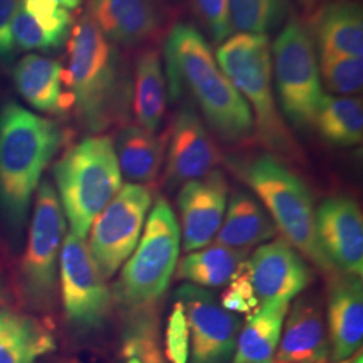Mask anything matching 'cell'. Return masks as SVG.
Listing matches in <instances>:
<instances>
[{"mask_svg": "<svg viewBox=\"0 0 363 363\" xmlns=\"http://www.w3.org/2000/svg\"><path fill=\"white\" fill-rule=\"evenodd\" d=\"M164 58L171 101L184 89L190 91L211 130L226 143H242L253 136L250 106L220 70L208 40L195 27L178 23L169 30Z\"/></svg>", "mask_w": 363, "mask_h": 363, "instance_id": "obj_1", "label": "cell"}, {"mask_svg": "<svg viewBox=\"0 0 363 363\" xmlns=\"http://www.w3.org/2000/svg\"><path fill=\"white\" fill-rule=\"evenodd\" d=\"M62 84L84 125L101 132L128 116L132 79L116 45L84 15L67 38Z\"/></svg>", "mask_w": 363, "mask_h": 363, "instance_id": "obj_2", "label": "cell"}, {"mask_svg": "<svg viewBox=\"0 0 363 363\" xmlns=\"http://www.w3.org/2000/svg\"><path fill=\"white\" fill-rule=\"evenodd\" d=\"M64 142L60 125L10 101L0 108V213L25 223L43 171Z\"/></svg>", "mask_w": 363, "mask_h": 363, "instance_id": "obj_3", "label": "cell"}, {"mask_svg": "<svg viewBox=\"0 0 363 363\" xmlns=\"http://www.w3.org/2000/svg\"><path fill=\"white\" fill-rule=\"evenodd\" d=\"M217 60L220 70L250 104L259 143L281 160L300 162L301 150L274 103L268 35L238 33L220 43Z\"/></svg>", "mask_w": 363, "mask_h": 363, "instance_id": "obj_4", "label": "cell"}, {"mask_svg": "<svg viewBox=\"0 0 363 363\" xmlns=\"http://www.w3.org/2000/svg\"><path fill=\"white\" fill-rule=\"evenodd\" d=\"M52 175L70 233L85 238L93 220L121 189L115 143L108 136L84 139L54 164Z\"/></svg>", "mask_w": 363, "mask_h": 363, "instance_id": "obj_5", "label": "cell"}, {"mask_svg": "<svg viewBox=\"0 0 363 363\" xmlns=\"http://www.w3.org/2000/svg\"><path fill=\"white\" fill-rule=\"evenodd\" d=\"M235 169L264 202L286 242L298 249L323 272L335 273L325 259L316 237L311 193L306 183L274 155L234 162Z\"/></svg>", "mask_w": 363, "mask_h": 363, "instance_id": "obj_6", "label": "cell"}, {"mask_svg": "<svg viewBox=\"0 0 363 363\" xmlns=\"http://www.w3.org/2000/svg\"><path fill=\"white\" fill-rule=\"evenodd\" d=\"M179 247L181 228L175 213L166 199L159 198L115 286L117 301L130 312L154 308L175 272Z\"/></svg>", "mask_w": 363, "mask_h": 363, "instance_id": "obj_7", "label": "cell"}, {"mask_svg": "<svg viewBox=\"0 0 363 363\" xmlns=\"http://www.w3.org/2000/svg\"><path fill=\"white\" fill-rule=\"evenodd\" d=\"M273 67L279 101L298 130L312 127L323 94L315 40L295 13L273 45Z\"/></svg>", "mask_w": 363, "mask_h": 363, "instance_id": "obj_8", "label": "cell"}, {"mask_svg": "<svg viewBox=\"0 0 363 363\" xmlns=\"http://www.w3.org/2000/svg\"><path fill=\"white\" fill-rule=\"evenodd\" d=\"M66 218L57 191L48 181L39 184L26 249L19 269L22 296L31 307L50 306L60 280V257Z\"/></svg>", "mask_w": 363, "mask_h": 363, "instance_id": "obj_9", "label": "cell"}, {"mask_svg": "<svg viewBox=\"0 0 363 363\" xmlns=\"http://www.w3.org/2000/svg\"><path fill=\"white\" fill-rule=\"evenodd\" d=\"M151 203L147 186L128 183L93 220L88 247L105 279L112 277L138 247Z\"/></svg>", "mask_w": 363, "mask_h": 363, "instance_id": "obj_10", "label": "cell"}, {"mask_svg": "<svg viewBox=\"0 0 363 363\" xmlns=\"http://www.w3.org/2000/svg\"><path fill=\"white\" fill-rule=\"evenodd\" d=\"M91 257L84 238L66 234L60 257V284L66 319L81 331L104 323L112 306V292Z\"/></svg>", "mask_w": 363, "mask_h": 363, "instance_id": "obj_11", "label": "cell"}, {"mask_svg": "<svg viewBox=\"0 0 363 363\" xmlns=\"http://www.w3.org/2000/svg\"><path fill=\"white\" fill-rule=\"evenodd\" d=\"M175 298L183 304L190 331V363H229L234 357L241 320L226 311L208 289L179 286Z\"/></svg>", "mask_w": 363, "mask_h": 363, "instance_id": "obj_12", "label": "cell"}, {"mask_svg": "<svg viewBox=\"0 0 363 363\" xmlns=\"http://www.w3.org/2000/svg\"><path fill=\"white\" fill-rule=\"evenodd\" d=\"M315 225L319 247L331 268L362 277L363 220L358 203L345 195L328 198L316 210Z\"/></svg>", "mask_w": 363, "mask_h": 363, "instance_id": "obj_13", "label": "cell"}, {"mask_svg": "<svg viewBox=\"0 0 363 363\" xmlns=\"http://www.w3.org/2000/svg\"><path fill=\"white\" fill-rule=\"evenodd\" d=\"M164 184L169 190L199 179L220 162L218 147L191 105H183L167 133Z\"/></svg>", "mask_w": 363, "mask_h": 363, "instance_id": "obj_14", "label": "cell"}, {"mask_svg": "<svg viewBox=\"0 0 363 363\" xmlns=\"http://www.w3.org/2000/svg\"><path fill=\"white\" fill-rule=\"evenodd\" d=\"M228 194L226 177L217 169L182 186L178 208L184 250L194 252L213 241L226 213Z\"/></svg>", "mask_w": 363, "mask_h": 363, "instance_id": "obj_15", "label": "cell"}, {"mask_svg": "<svg viewBox=\"0 0 363 363\" xmlns=\"http://www.w3.org/2000/svg\"><path fill=\"white\" fill-rule=\"evenodd\" d=\"M247 272L261 304L289 303L312 280L310 268L286 240L261 245L247 259Z\"/></svg>", "mask_w": 363, "mask_h": 363, "instance_id": "obj_16", "label": "cell"}, {"mask_svg": "<svg viewBox=\"0 0 363 363\" xmlns=\"http://www.w3.org/2000/svg\"><path fill=\"white\" fill-rule=\"evenodd\" d=\"M88 7L105 38L125 48L154 40L167 23L162 0H89Z\"/></svg>", "mask_w": 363, "mask_h": 363, "instance_id": "obj_17", "label": "cell"}, {"mask_svg": "<svg viewBox=\"0 0 363 363\" xmlns=\"http://www.w3.org/2000/svg\"><path fill=\"white\" fill-rule=\"evenodd\" d=\"M330 359L333 363L350 361L362 350V279L335 272L331 279L327 303Z\"/></svg>", "mask_w": 363, "mask_h": 363, "instance_id": "obj_18", "label": "cell"}, {"mask_svg": "<svg viewBox=\"0 0 363 363\" xmlns=\"http://www.w3.org/2000/svg\"><path fill=\"white\" fill-rule=\"evenodd\" d=\"M274 359L277 363H327L330 340L319 303L301 298L286 313Z\"/></svg>", "mask_w": 363, "mask_h": 363, "instance_id": "obj_19", "label": "cell"}, {"mask_svg": "<svg viewBox=\"0 0 363 363\" xmlns=\"http://www.w3.org/2000/svg\"><path fill=\"white\" fill-rule=\"evenodd\" d=\"M312 15L311 35L320 52L362 57L363 11L358 1L334 0Z\"/></svg>", "mask_w": 363, "mask_h": 363, "instance_id": "obj_20", "label": "cell"}, {"mask_svg": "<svg viewBox=\"0 0 363 363\" xmlns=\"http://www.w3.org/2000/svg\"><path fill=\"white\" fill-rule=\"evenodd\" d=\"M62 72L64 67L60 62L38 54H28L13 67V84L33 108L58 115L73 106L69 93L62 91Z\"/></svg>", "mask_w": 363, "mask_h": 363, "instance_id": "obj_21", "label": "cell"}, {"mask_svg": "<svg viewBox=\"0 0 363 363\" xmlns=\"http://www.w3.org/2000/svg\"><path fill=\"white\" fill-rule=\"evenodd\" d=\"M277 234V228L259 201L244 189L230 196L217 233V244L247 252Z\"/></svg>", "mask_w": 363, "mask_h": 363, "instance_id": "obj_22", "label": "cell"}, {"mask_svg": "<svg viewBox=\"0 0 363 363\" xmlns=\"http://www.w3.org/2000/svg\"><path fill=\"white\" fill-rule=\"evenodd\" d=\"M52 350L55 339L35 318L11 308L0 311V363H35Z\"/></svg>", "mask_w": 363, "mask_h": 363, "instance_id": "obj_23", "label": "cell"}, {"mask_svg": "<svg viewBox=\"0 0 363 363\" xmlns=\"http://www.w3.org/2000/svg\"><path fill=\"white\" fill-rule=\"evenodd\" d=\"M166 144L167 135L157 136L140 125L124 127L115 144L121 175L138 184L156 179L166 159Z\"/></svg>", "mask_w": 363, "mask_h": 363, "instance_id": "obj_24", "label": "cell"}, {"mask_svg": "<svg viewBox=\"0 0 363 363\" xmlns=\"http://www.w3.org/2000/svg\"><path fill=\"white\" fill-rule=\"evenodd\" d=\"M289 303L261 304L250 312L237 337L233 363H273Z\"/></svg>", "mask_w": 363, "mask_h": 363, "instance_id": "obj_25", "label": "cell"}, {"mask_svg": "<svg viewBox=\"0 0 363 363\" xmlns=\"http://www.w3.org/2000/svg\"><path fill=\"white\" fill-rule=\"evenodd\" d=\"M166 73L157 49H145L136 60L132 108L140 127L156 132L166 112Z\"/></svg>", "mask_w": 363, "mask_h": 363, "instance_id": "obj_26", "label": "cell"}, {"mask_svg": "<svg viewBox=\"0 0 363 363\" xmlns=\"http://www.w3.org/2000/svg\"><path fill=\"white\" fill-rule=\"evenodd\" d=\"M247 252L214 244L184 256L177 268V277L201 288L228 286L247 267Z\"/></svg>", "mask_w": 363, "mask_h": 363, "instance_id": "obj_27", "label": "cell"}, {"mask_svg": "<svg viewBox=\"0 0 363 363\" xmlns=\"http://www.w3.org/2000/svg\"><path fill=\"white\" fill-rule=\"evenodd\" d=\"M325 143L352 147L362 142V99L357 96H323L313 124Z\"/></svg>", "mask_w": 363, "mask_h": 363, "instance_id": "obj_28", "label": "cell"}, {"mask_svg": "<svg viewBox=\"0 0 363 363\" xmlns=\"http://www.w3.org/2000/svg\"><path fill=\"white\" fill-rule=\"evenodd\" d=\"M130 313L121 346L124 363H167L159 343L154 308Z\"/></svg>", "mask_w": 363, "mask_h": 363, "instance_id": "obj_29", "label": "cell"}, {"mask_svg": "<svg viewBox=\"0 0 363 363\" xmlns=\"http://www.w3.org/2000/svg\"><path fill=\"white\" fill-rule=\"evenodd\" d=\"M233 31L267 34L281 25L289 0H229Z\"/></svg>", "mask_w": 363, "mask_h": 363, "instance_id": "obj_30", "label": "cell"}, {"mask_svg": "<svg viewBox=\"0 0 363 363\" xmlns=\"http://www.w3.org/2000/svg\"><path fill=\"white\" fill-rule=\"evenodd\" d=\"M319 72L325 86L340 96L358 94L362 91V57L320 52Z\"/></svg>", "mask_w": 363, "mask_h": 363, "instance_id": "obj_31", "label": "cell"}, {"mask_svg": "<svg viewBox=\"0 0 363 363\" xmlns=\"http://www.w3.org/2000/svg\"><path fill=\"white\" fill-rule=\"evenodd\" d=\"M22 6L57 49L65 43L73 27L72 15L66 9L54 0H23Z\"/></svg>", "mask_w": 363, "mask_h": 363, "instance_id": "obj_32", "label": "cell"}, {"mask_svg": "<svg viewBox=\"0 0 363 363\" xmlns=\"http://www.w3.org/2000/svg\"><path fill=\"white\" fill-rule=\"evenodd\" d=\"M166 357L171 363H189L190 358V331L187 316L181 301L172 307L166 328Z\"/></svg>", "mask_w": 363, "mask_h": 363, "instance_id": "obj_33", "label": "cell"}, {"mask_svg": "<svg viewBox=\"0 0 363 363\" xmlns=\"http://www.w3.org/2000/svg\"><path fill=\"white\" fill-rule=\"evenodd\" d=\"M194 4L211 38L222 43L230 37L233 27L230 22L229 0H194Z\"/></svg>", "mask_w": 363, "mask_h": 363, "instance_id": "obj_34", "label": "cell"}, {"mask_svg": "<svg viewBox=\"0 0 363 363\" xmlns=\"http://www.w3.org/2000/svg\"><path fill=\"white\" fill-rule=\"evenodd\" d=\"M220 306L233 313H250L259 306L247 267L228 284V288L220 295Z\"/></svg>", "mask_w": 363, "mask_h": 363, "instance_id": "obj_35", "label": "cell"}, {"mask_svg": "<svg viewBox=\"0 0 363 363\" xmlns=\"http://www.w3.org/2000/svg\"><path fill=\"white\" fill-rule=\"evenodd\" d=\"M23 0H0V61H7L15 52L13 22Z\"/></svg>", "mask_w": 363, "mask_h": 363, "instance_id": "obj_36", "label": "cell"}, {"mask_svg": "<svg viewBox=\"0 0 363 363\" xmlns=\"http://www.w3.org/2000/svg\"><path fill=\"white\" fill-rule=\"evenodd\" d=\"M298 6L306 13H313L319 9L320 0H298Z\"/></svg>", "mask_w": 363, "mask_h": 363, "instance_id": "obj_37", "label": "cell"}, {"mask_svg": "<svg viewBox=\"0 0 363 363\" xmlns=\"http://www.w3.org/2000/svg\"><path fill=\"white\" fill-rule=\"evenodd\" d=\"M54 1H57L60 6H62L69 11V10H76L82 0H54Z\"/></svg>", "mask_w": 363, "mask_h": 363, "instance_id": "obj_38", "label": "cell"}, {"mask_svg": "<svg viewBox=\"0 0 363 363\" xmlns=\"http://www.w3.org/2000/svg\"><path fill=\"white\" fill-rule=\"evenodd\" d=\"M349 363H363L362 350H359L358 355H355L352 359L349 361Z\"/></svg>", "mask_w": 363, "mask_h": 363, "instance_id": "obj_39", "label": "cell"}, {"mask_svg": "<svg viewBox=\"0 0 363 363\" xmlns=\"http://www.w3.org/2000/svg\"><path fill=\"white\" fill-rule=\"evenodd\" d=\"M3 300H4V288H3V283L0 280V307L3 304Z\"/></svg>", "mask_w": 363, "mask_h": 363, "instance_id": "obj_40", "label": "cell"}, {"mask_svg": "<svg viewBox=\"0 0 363 363\" xmlns=\"http://www.w3.org/2000/svg\"><path fill=\"white\" fill-rule=\"evenodd\" d=\"M169 1H172V3H174V4H178V3H182V1H183V0H169Z\"/></svg>", "mask_w": 363, "mask_h": 363, "instance_id": "obj_41", "label": "cell"}, {"mask_svg": "<svg viewBox=\"0 0 363 363\" xmlns=\"http://www.w3.org/2000/svg\"><path fill=\"white\" fill-rule=\"evenodd\" d=\"M345 363H349V361H347V362H345Z\"/></svg>", "mask_w": 363, "mask_h": 363, "instance_id": "obj_42", "label": "cell"}]
</instances>
